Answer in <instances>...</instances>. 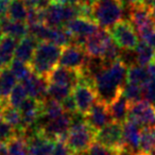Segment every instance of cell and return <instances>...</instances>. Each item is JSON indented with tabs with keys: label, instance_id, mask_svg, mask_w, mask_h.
Segmentation results:
<instances>
[{
	"label": "cell",
	"instance_id": "1",
	"mask_svg": "<svg viewBox=\"0 0 155 155\" xmlns=\"http://www.w3.org/2000/svg\"><path fill=\"white\" fill-rule=\"evenodd\" d=\"M104 62V61H103ZM127 65L122 60L105 63L93 75V85L98 101L110 105L122 91L127 80Z\"/></svg>",
	"mask_w": 155,
	"mask_h": 155
},
{
	"label": "cell",
	"instance_id": "2",
	"mask_svg": "<svg viewBox=\"0 0 155 155\" xmlns=\"http://www.w3.org/2000/svg\"><path fill=\"white\" fill-rule=\"evenodd\" d=\"M96 139V132L87 124L84 115H72V122L68 132L67 146L73 155L85 153Z\"/></svg>",
	"mask_w": 155,
	"mask_h": 155
},
{
	"label": "cell",
	"instance_id": "3",
	"mask_svg": "<svg viewBox=\"0 0 155 155\" xmlns=\"http://www.w3.org/2000/svg\"><path fill=\"white\" fill-rule=\"evenodd\" d=\"M61 53L62 47L60 46L48 41H39L29 65L34 73L48 78L51 71L58 66Z\"/></svg>",
	"mask_w": 155,
	"mask_h": 155
},
{
	"label": "cell",
	"instance_id": "4",
	"mask_svg": "<svg viewBox=\"0 0 155 155\" xmlns=\"http://www.w3.org/2000/svg\"><path fill=\"white\" fill-rule=\"evenodd\" d=\"M121 0H96L93 5V20L99 28L110 31L123 17Z\"/></svg>",
	"mask_w": 155,
	"mask_h": 155
},
{
	"label": "cell",
	"instance_id": "5",
	"mask_svg": "<svg viewBox=\"0 0 155 155\" xmlns=\"http://www.w3.org/2000/svg\"><path fill=\"white\" fill-rule=\"evenodd\" d=\"M79 17L77 5L51 2L45 9V24L49 27H64L69 20Z\"/></svg>",
	"mask_w": 155,
	"mask_h": 155
},
{
	"label": "cell",
	"instance_id": "6",
	"mask_svg": "<svg viewBox=\"0 0 155 155\" xmlns=\"http://www.w3.org/2000/svg\"><path fill=\"white\" fill-rule=\"evenodd\" d=\"M89 61V56L86 53L84 47L77 44H69L62 48L58 64L66 68L82 71L86 67Z\"/></svg>",
	"mask_w": 155,
	"mask_h": 155
},
{
	"label": "cell",
	"instance_id": "7",
	"mask_svg": "<svg viewBox=\"0 0 155 155\" xmlns=\"http://www.w3.org/2000/svg\"><path fill=\"white\" fill-rule=\"evenodd\" d=\"M113 41L123 50H134L139 43L135 28L129 20H121L110 30Z\"/></svg>",
	"mask_w": 155,
	"mask_h": 155
},
{
	"label": "cell",
	"instance_id": "8",
	"mask_svg": "<svg viewBox=\"0 0 155 155\" xmlns=\"http://www.w3.org/2000/svg\"><path fill=\"white\" fill-rule=\"evenodd\" d=\"M64 27L72 36V44H77L80 46H84L87 37L97 32L99 29V26L94 20L83 17L73 18L69 20Z\"/></svg>",
	"mask_w": 155,
	"mask_h": 155
},
{
	"label": "cell",
	"instance_id": "9",
	"mask_svg": "<svg viewBox=\"0 0 155 155\" xmlns=\"http://www.w3.org/2000/svg\"><path fill=\"white\" fill-rule=\"evenodd\" d=\"M71 95L77 104L78 112L84 116L98 100L94 85L83 79H81L80 82L73 87Z\"/></svg>",
	"mask_w": 155,
	"mask_h": 155
},
{
	"label": "cell",
	"instance_id": "10",
	"mask_svg": "<svg viewBox=\"0 0 155 155\" xmlns=\"http://www.w3.org/2000/svg\"><path fill=\"white\" fill-rule=\"evenodd\" d=\"M96 141L120 152L127 151L123 142V131L121 123L112 121L96 133ZM129 152V151H127Z\"/></svg>",
	"mask_w": 155,
	"mask_h": 155
},
{
	"label": "cell",
	"instance_id": "11",
	"mask_svg": "<svg viewBox=\"0 0 155 155\" xmlns=\"http://www.w3.org/2000/svg\"><path fill=\"white\" fill-rule=\"evenodd\" d=\"M130 19H131L132 25L140 37L155 29L152 10L147 8L142 3L131 5Z\"/></svg>",
	"mask_w": 155,
	"mask_h": 155
},
{
	"label": "cell",
	"instance_id": "12",
	"mask_svg": "<svg viewBox=\"0 0 155 155\" xmlns=\"http://www.w3.org/2000/svg\"><path fill=\"white\" fill-rule=\"evenodd\" d=\"M127 120H131L143 127L155 125V105L148 100L131 103Z\"/></svg>",
	"mask_w": 155,
	"mask_h": 155
},
{
	"label": "cell",
	"instance_id": "13",
	"mask_svg": "<svg viewBox=\"0 0 155 155\" xmlns=\"http://www.w3.org/2000/svg\"><path fill=\"white\" fill-rule=\"evenodd\" d=\"M113 41L110 33L105 29H98L97 32L87 37L84 43V49L89 58H103L108 46Z\"/></svg>",
	"mask_w": 155,
	"mask_h": 155
},
{
	"label": "cell",
	"instance_id": "14",
	"mask_svg": "<svg viewBox=\"0 0 155 155\" xmlns=\"http://www.w3.org/2000/svg\"><path fill=\"white\" fill-rule=\"evenodd\" d=\"M84 117L87 124L96 133L113 121L110 110H108V105L98 101V100L95 102V104L91 106L89 112Z\"/></svg>",
	"mask_w": 155,
	"mask_h": 155
},
{
	"label": "cell",
	"instance_id": "15",
	"mask_svg": "<svg viewBox=\"0 0 155 155\" xmlns=\"http://www.w3.org/2000/svg\"><path fill=\"white\" fill-rule=\"evenodd\" d=\"M18 110H20L22 117V125L27 130L37 123V120L43 112V101L28 97L22 102Z\"/></svg>",
	"mask_w": 155,
	"mask_h": 155
},
{
	"label": "cell",
	"instance_id": "16",
	"mask_svg": "<svg viewBox=\"0 0 155 155\" xmlns=\"http://www.w3.org/2000/svg\"><path fill=\"white\" fill-rule=\"evenodd\" d=\"M82 79V73L79 70L66 68L63 66H56L48 75L47 80L49 83H56L69 86L73 89V87L80 82Z\"/></svg>",
	"mask_w": 155,
	"mask_h": 155
},
{
	"label": "cell",
	"instance_id": "17",
	"mask_svg": "<svg viewBox=\"0 0 155 155\" xmlns=\"http://www.w3.org/2000/svg\"><path fill=\"white\" fill-rule=\"evenodd\" d=\"M22 85L27 89L28 96L31 98H34L39 101H44L47 98V89H48V82L47 78L41 77L36 73L32 72L26 80H24Z\"/></svg>",
	"mask_w": 155,
	"mask_h": 155
},
{
	"label": "cell",
	"instance_id": "18",
	"mask_svg": "<svg viewBox=\"0 0 155 155\" xmlns=\"http://www.w3.org/2000/svg\"><path fill=\"white\" fill-rule=\"evenodd\" d=\"M123 142L127 151L130 153H136L140 146V129L139 125L131 120H127L122 124Z\"/></svg>",
	"mask_w": 155,
	"mask_h": 155
},
{
	"label": "cell",
	"instance_id": "19",
	"mask_svg": "<svg viewBox=\"0 0 155 155\" xmlns=\"http://www.w3.org/2000/svg\"><path fill=\"white\" fill-rule=\"evenodd\" d=\"M37 45H38V41L32 35L28 34L26 37L18 41L17 47H16L15 53H14V58L27 63V64H30Z\"/></svg>",
	"mask_w": 155,
	"mask_h": 155
},
{
	"label": "cell",
	"instance_id": "20",
	"mask_svg": "<svg viewBox=\"0 0 155 155\" xmlns=\"http://www.w3.org/2000/svg\"><path fill=\"white\" fill-rule=\"evenodd\" d=\"M130 102L122 93L108 105V110H110V117H112L113 121L118 123H123L127 121V116H129V110H130Z\"/></svg>",
	"mask_w": 155,
	"mask_h": 155
},
{
	"label": "cell",
	"instance_id": "21",
	"mask_svg": "<svg viewBox=\"0 0 155 155\" xmlns=\"http://www.w3.org/2000/svg\"><path fill=\"white\" fill-rule=\"evenodd\" d=\"M1 28L5 35L14 37L17 41H20L29 34V27L26 21H16L8 17L2 18Z\"/></svg>",
	"mask_w": 155,
	"mask_h": 155
},
{
	"label": "cell",
	"instance_id": "22",
	"mask_svg": "<svg viewBox=\"0 0 155 155\" xmlns=\"http://www.w3.org/2000/svg\"><path fill=\"white\" fill-rule=\"evenodd\" d=\"M16 77L13 74L9 67H5L0 71V101L8 103V98L12 89L16 85Z\"/></svg>",
	"mask_w": 155,
	"mask_h": 155
},
{
	"label": "cell",
	"instance_id": "23",
	"mask_svg": "<svg viewBox=\"0 0 155 155\" xmlns=\"http://www.w3.org/2000/svg\"><path fill=\"white\" fill-rule=\"evenodd\" d=\"M17 44V39L9 35H3L0 41V61L3 63L5 67L9 66L14 60V53H15Z\"/></svg>",
	"mask_w": 155,
	"mask_h": 155
},
{
	"label": "cell",
	"instance_id": "24",
	"mask_svg": "<svg viewBox=\"0 0 155 155\" xmlns=\"http://www.w3.org/2000/svg\"><path fill=\"white\" fill-rule=\"evenodd\" d=\"M133 51L134 55H135L136 64L141 65V66L144 67L152 62L155 54V50L142 39L141 41H139L137 44V46H136V48Z\"/></svg>",
	"mask_w": 155,
	"mask_h": 155
},
{
	"label": "cell",
	"instance_id": "25",
	"mask_svg": "<svg viewBox=\"0 0 155 155\" xmlns=\"http://www.w3.org/2000/svg\"><path fill=\"white\" fill-rule=\"evenodd\" d=\"M150 79L148 74V71L144 66L138 64H134L129 66L127 73V82L134 83V84L143 86L147 83V81Z\"/></svg>",
	"mask_w": 155,
	"mask_h": 155
},
{
	"label": "cell",
	"instance_id": "26",
	"mask_svg": "<svg viewBox=\"0 0 155 155\" xmlns=\"http://www.w3.org/2000/svg\"><path fill=\"white\" fill-rule=\"evenodd\" d=\"M139 150L148 154L155 152V125L144 127L141 130Z\"/></svg>",
	"mask_w": 155,
	"mask_h": 155
},
{
	"label": "cell",
	"instance_id": "27",
	"mask_svg": "<svg viewBox=\"0 0 155 155\" xmlns=\"http://www.w3.org/2000/svg\"><path fill=\"white\" fill-rule=\"evenodd\" d=\"M28 16V7L25 0H11L7 17L16 21H26Z\"/></svg>",
	"mask_w": 155,
	"mask_h": 155
},
{
	"label": "cell",
	"instance_id": "28",
	"mask_svg": "<svg viewBox=\"0 0 155 155\" xmlns=\"http://www.w3.org/2000/svg\"><path fill=\"white\" fill-rule=\"evenodd\" d=\"M72 88L66 85L56 84V83H49L47 89V98L56 100L62 103L68 96L71 95Z\"/></svg>",
	"mask_w": 155,
	"mask_h": 155
},
{
	"label": "cell",
	"instance_id": "29",
	"mask_svg": "<svg viewBox=\"0 0 155 155\" xmlns=\"http://www.w3.org/2000/svg\"><path fill=\"white\" fill-rule=\"evenodd\" d=\"M10 155H29L28 142L21 136H14L7 142Z\"/></svg>",
	"mask_w": 155,
	"mask_h": 155
},
{
	"label": "cell",
	"instance_id": "30",
	"mask_svg": "<svg viewBox=\"0 0 155 155\" xmlns=\"http://www.w3.org/2000/svg\"><path fill=\"white\" fill-rule=\"evenodd\" d=\"M8 67H9L10 70L13 72V74L16 77V79H17L18 81H20V82L26 80L27 78L33 72L30 65L27 64V63L21 62V61L16 60V58H14L11 62V64Z\"/></svg>",
	"mask_w": 155,
	"mask_h": 155
},
{
	"label": "cell",
	"instance_id": "31",
	"mask_svg": "<svg viewBox=\"0 0 155 155\" xmlns=\"http://www.w3.org/2000/svg\"><path fill=\"white\" fill-rule=\"evenodd\" d=\"M122 95L129 100L130 103H135L142 99L143 94H142V86L134 83L127 82L123 84L122 86Z\"/></svg>",
	"mask_w": 155,
	"mask_h": 155
},
{
	"label": "cell",
	"instance_id": "32",
	"mask_svg": "<svg viewBox=\"0 0 155 155\" xmlns=\"http://www.w3.org/2000/svg\"><path fill=\"white\" fill-rule=\"evenodd\" d=\"M28 97L29 96L28 93H27V89L25 88L22 83H19V84H16L14 86V88L12 89L11 94H10L9 98H8V104L13 106V107L19 108L21 103Z\"/></svg>",
	"mask_w": 155,
	"mask_h": 155
},
{
	"label": "cell",
	"instance_id": "33",
	"mask_svg": "<svg viewBox=\"0 0 155 155\" xmlns=\"http://www.w3.org/2000/svg\"><path fill=\"white\" fill-rule=\"evenodd\" d=\"M121 153L122 152L106 147L95 140L88 148V150L84 153V155H120Z\"/></svg>",
	"mask_w": 155,
	"mask_h": 155
},
{
	"label": "cell",
	"instance_id": "34",
	"mask_svg": "<svg viewBox=\"0 0 155 155\" xmlns=\"http://www.w3.org/2000/svg\"><path fill=\"white\" fill-rule=\"evenodd\" d=\"M14 136H15V129L5 120L0 121V142L7 143Z\"/></svg>",
	"mask_w": 155,
	"mask_h": 155
},
{
	"label": "cell",
	"instance_id": "35",
	"mask_svg": "<svg viewBox=\"0 0 155 155\" xmlns=\"http://www.w3.org/2000/svg\"><path fill=\"white\" fill-rule=\"evenodd\" d=\"M142 94L146 100L155 104V79H149L142 86Z\"/></svg>",
	"mask_w": 155,
	"mask_h": 155
},
{
	"label": "cell",
	"instance_id": "36",
	"mask_svg": "<svg viewBox=\"0 0 155 155\" xmlns=\"http://www.w3.org/2000/svg\"><path fill=\"white\" fill-rule=\"evenodd\" d=\"M28 9L45 10L52 2L51 0H25Z\"/></svg>",
	"mask_w": 155,
	"mask_h": 155
},
{
	"label": "cell",
	"instance_id": "37",
	"mask_svg": "<svg viewBox=\"0 0 155 155\" xmlns=\"http://www.w3.org/2000/svg\"><path fill=\"white\" fill-rule=\"evenodd\" d=\"M52 155H73V154L69 150L66 142L62 141V140H56L55 144H54Z\"/></svg>",
	"mask_w": 155,
	"mask_h": 155
},
{
	"label": "cell",
	"instance_id": "38",
	"mask_svg": "<svg viewBox=\"0 0 155 155\" xmlns=\"http://www.w3.org/2000/svg\"><path fill=\"white\" fill-rule=\"evenodd\" d=\"M62 105L64 107V110L68 114H71V115H74L77 114L78 112V108H77V104H75V101L73 99L72 95L68 96L64 101L62 102Z\"/></svg>",
	"mask_w": 155,
	"mask_h": 155
},
{
	"label": "cell",
	"instance_id": "39",
	"mask_svg": "<svg viewBox=\"0 0 155 155\" xmlns=\"http://www.w3.org/2000/svg\"><path fill=\"white\" fill-rule=\"evenodd\" d=\"M141 39L146 41L147 44H149L155 50V29L151 31V32L144 34L143 36H141Z\"/></svg>",
	"mask_w": 155,
	"mask_h": 155
},
{
	"label": "cell",
	"instance_id": "40",
	"mask_svg": "<svg viewBox=\"0 0 155 155\" xmlns=\"http://www.w3.org/2000/svg\"><path fill=\"white\" fill-rule=\"evenodd\" d=\"M10 3H11V0H0V16L1 17H7Z\"/></svg>",
	"mask_w": 155,
	"mask_h": 155
},
{
	"label": "cell",
	"instance_id": "41",
	"mask_svg": "<svg viewBox=\"0 0 155 155\" xmlns=\"http://www.w3.org/2000/svg\"><path fill=\"white\" fill-rule=\"evenodd\" d=\"M150 79H155V62H151L146 66Z\"/></svg>",
	"mask_w": 155,
	"mask_h": 155
},
{
	"label": "cell",
	"instance_id": "42",
	"mask_svg": "<svg viewBox=\"0 0 155 155\" xmlns=\"http://www.w3.org/2000/svg\"><path fill=\"white\" fill-rule=\"evenodd\" d=\"M141 3L151 10H153L155 8V0H142Z\"/></svg>",
	"mask_w": 155,
	"mask_h": 155
},
{
	"label": "cell",
	"instance_id": "43",
	"mask_svg": "<svg viewBox=\"0 0 155 155\" xmlns=\"http://www.w3.org/2000/svg\"><path fill=\"white\" fill-rule=\"evenodd\" d=\"M125 2L130 5H140L142 2V0H124Z\"/></svg>",
	"mask_w": 155,
	"mask_h": 155
},
{
	"label": "cell",
	"instance_id": "44",
	"mask_svg": "<svg viewBox=\"0 0 155 155\" xmlns=\"http://www.w3.org/2000/svg\"><path fill=\"white\" fill-rule=\"evenodd\" d=\"M95 1H96V0H79V3H84V5H93Z\"/></svg>",
	"mask_w": 155,
	"mask_h": 155
},
{
	"label": "cell",
	"instance_id": "45",
	"mask_svg": "<svg viewBox=\"0 0 155 155\" xmlns=\"http://www.w3.org/2000/svg\"><path fill=\"white\" fill-rule=\"evenodd\" d=\"M5 104H7V103L0 101V121L2 120V110H3V106H5Z\"/></svg>",
	"mask_w": 155,
	"mask_h": 155
},
{
	"label": "cell",
	"instance_id": "46",
	"mask_svg": "<svg viewBox=\"0 0 155 155\" xmlns=\"http://www.w3.org/2000/svg\"><path fill=\"white\" fill-rule=\"evenodd\" d=\"M131 155H150V154H148V153H144V152H136V153H133V154H131Z\"/></svg>",
	"mask_w": 155,
	"mask_h": 155
},
{
	"label": "cell",
	"instance_id": "47",
	"mask_svg": "<svg viewBox=\"0 0 155 155\" xmlns=\"http://www.w3.org/2000/svg\"><path fill=\"white\" fill-rule=\"evenodd\" d=\"M52 2H58V3H66V0H51Z\"/></svg>",
	"mask_w": 155,
	"mask_h": 155
},
{
	"label": "cell",
	"instance_id": "48",
	"mask_svg": "<svg viewBox=\"0 0 155 155\" xmlns=\"http://www.w3.org/2000/svg\"><path fill=\"white\" fill-rule=\"evenodd\" d=\"M3 35H5V33H3L2 28H1V25H0V41H1V38L3 37Z\"/></svg>",
	"mask_w": 155,
	"mask_h": 155
},
{
	"label": "cell",
	"instance_id": "49",
	"mask_svg": "<svg viewBox=\"0 0 155 155\" xmlns=\"http://www.w3.org/2000/svg\"><path fill=\"white\" fill-rule=\"evenodd\" d=\"M5 65H3V63L2 62H1V61H0V71H1V70H2V69L3 68H5Z\"/></svg>",
	"mask_w": 155,
	"mask_h": 155
},
{
	"label": "cell",
	"instance_id": "50",
	"mask_svg": "<svg viewBox=\"0 0 155 155\" xmlns=\"http://www.w3.org/2000/svg\"><path fill=\"white\" fill-rule=\"evenodd\" d=\"M120 155H131V154H130V152H127V151H123Z\"/></svg>",
	"mask_w": 155,
	"mask_h": 155
},
{
	"label": "cell",
	"instance_id": "51",
	"mask_svg": "<svg viewBox=\"0 0 155 155\" xmlns=\"http://www.w3.org/2000/svg\"><path fill=\"white\" fill-rule=\"evenodd\" d=\"M152 14H153V19H154V22H155V8L152 10Z\"/></svg>",
	"mask_w": 155,
	"mask_h": 155
},
{
	"label": "cell",
	"instance_id": "52",
	"mask_svg": "<svg viewBox=\"0 0 155 155\" xmlns=\"http://www.w3.org/2000/svg\"><path fill=\"white\" fill-rule=\"evenodd\" d=\"M2 18L3 17H1V16H0V25H1V21H2Z\"/></svg>",
	"mask_w": 155,
	"mask_h": 155
},
{
	"label": "cell",
	"instance_id": "53",
	"mask_svg": "<svg viewBox=\"0 0 155 155\" xmlns=\"http://www.w3.org/2000/svg\"><path fill=\"white\" fill-rule=\"evenodd\" d=\"M152 62H155V54H154V58H153V61Z\"/></svg>",
	"mask_w": 155,
	"mask_h": 155
},
{
	"label": "cell",
	"instance_id": "54",
	"mask_svg": "<svg viewBox=\"0 0 155 155\" xmlns=\"http://www.w3.org/2000/svg\"><path fill=\"white\" fill-rule=\"evenodd\" d=\"M5 155H10V154H9V153H8V154H5Z\"/></svg>",
	"mask_w": 155,
	"mask_h": 155
}]
</instances>
